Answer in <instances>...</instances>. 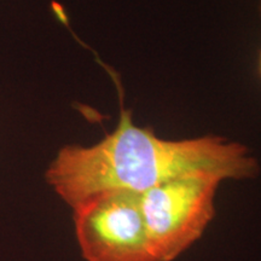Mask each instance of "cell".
<instances>
[{
	"label": "cell",
	"mask_w": 261,
	"mask_h": 261,
	"mask_svg": "<svg viewBox=\"0 0 261 261\" xmlns=\"http://www.w3.org/2000/svg\"><path fill=\"white\" fill-rule=\"evenodd\" d=\"M214 173L224 180L255 178L259 163L247 146L208 136L184 140L160 138L133 123L122 110L116 128L93 145H65L52 159L45 179L73 208L109 191L142 194L184 174Z\"/></svg>",
	"instance_id": "obj_1"
},
{
	"label": "cell",
	"mask_w": 261,
	"mask_h": 261,
	"mask_svg": "<svg viewBox=\"0 0 261 261\" xmlns=\"http://www.w3.org/2000/svg\"><path fill=\"white\" fill-rule=\"evenodd\" d=\"M221 181L214 173H190L140 194L143 218L160 261H174L202 237L215 215Z\"/></svg>",
	"instance_id": "obj_2"
},
{
	"label": "cell",
	"mask_w": 261,
	"mask_h": 261,
	"mask_svg": "<svg viewBox=\"0 0 261 261\" xmlns=\"http://www.w3.org/2000/svg\"><path fill=\"white\" fill-rule=\"evenodd\" d=\"M71 211L85 261H160L143 218L140 194L104 192Z\"/></svg>",
	"instance_id": "obj_3"
},
{
	"label": "cell",
	"mask_w": 261,
	"mask_h": 261,
	"mask_svg": "<svg viewBox=\"0 0 261 261\" xmlns=\"http://www.w3.org/2000/svg\"><path fill=\"white\" fill-rule=\"evenodd\" d=\"M260 73H261V54H260Z\"/></svg>",
	"instance_id": "obj_4"
},
{
	"label": "cell",
	"mask_w": 261,
	"mask_h": 261,
	"mask_svg": "<svg viewBox=\"0 0 261 261\" xmlns=\"http://www.w3.org/2000/svg\"><path fill=\"white\" fill-rule=\"evenodd\" d=\"M260 12H261V0H260Z\"/></svg>",
	"instance_id": "obj_5"
}]
</instances>
